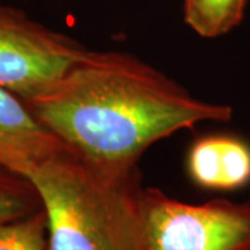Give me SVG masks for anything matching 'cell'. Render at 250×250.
<instances>
[{"mask_svg":"<svg viewBox=\"0 0 250 250\" xmlns=\"http://www.w3.org/2000/svg\"><path fill=\"white\" fill-rule=\"evenodd\" d=\"M27 103L71 152L117 179L139 178L138 163L160 139L233 116L231 106L199 100L150 64L111 50H86Z\"/></svg>","mask_w":250,"mask_h":250,"instance_id":"obj_1","label":"cell"},{"mask_svg":"<svg viewBox=\"0 0 250 250\" xmlns=\"http://www.w3.org/2000/svg\"><path fill=\"white\" fill-rule=\"evenodd\" d=\"M21 175L41 199L47 250H132V206L139 178L108 177L67 146Z\"/></svg>","mask_w":250,"mask_h":250,"instance_id":"obj_2","label":"cell"},{"mask_svg":"<svg viewBox=\"0 0 250 250\" xmlns=\"http://www.w3.org/2000/svg\"><path fill=\"white\" fill-rule=\"evenodd\" d=\"M132 250H250V197L187 203L157 188H138Z\"/></svg>","mask_w":250,"mask_h":250,"instance_id":"obj_3","label":"cell"},{"mask_svg":"<svg viewBox=\"0 0 250 250\" xmlns=\"http://www.w3.org/2000/svg\"><path fill=\"white\" fill-rule=\"evenodd\" d=\"M86 50L24 11L0 4V86L25 102L50 89Z\"/></svg>","mask_w":250,"mask_h":250,"instance_id":"obj_4","label":"cell"},{"mask_svg":"<svg viewBox=\"0 0 250 250\" xmlns=\"http://www.w3.org/2000/svg\"><path fill=\"white\" fill-rule=\"evenodd\" d=\"M65 146L42 124L28 103L0 86V167L22 174Z\"/></svg>","mask_w":250,"mask_h":250,"instance_id":"obj_5","label":"cell"},{"mask_svg":"<svg viewBox=\"0 0 250 250\" xmlns=\"http://www.w3.org/2000/svg\"><path fill=\"white\" fill-rule=\"evenodd\" d=\"M246 0H184V18L197 35L218 38L238 27Z\"/></svg>","mask_w":250,"mask_h":250,"instance_id":"obj_6","label":"cell"},{"mask_svg":"<svg viewBox=\"0 0 250 250\" xmlns=\"http://www.w3.org/2000/svg\"><path fill=\"white\" fill-rule=\"evenodd\" d=\"M42 208L34 185L17 172L0 167V225Z\"/></svg>","mask_w":250,"mask_h":250,"instance_id":"obj_7","label":"cell"},{"mask_svg":"<svg viewBox=\"0 0 250 250\" xmlns=\"http://www.w3.org/2000/svg\"><path fill=\"white\" fill-rule=\"evenodd\" d=\"M188 172L197 187L221 190V135L205 136L192 145Z\"/></svg>","mask_w":250,"mask_h":250,"instance_id":"obj_8","label":"cell"},{"mask_svg":"<svg viewBox=\"0 0 250 250\" xmlns=\"http://www.w3.org/2000/svg\"><path fill=\"white\" fill-rule=\"evenodd\" d=\"M0 250H47L43 208L0 225Z\"/></svg>","mask_w":250,"mask_h":250,"instance_id":"obj_9","label":"cell"},{"mask_svg":"<svg viewBox=\"0 0 250 250\" xmlns=\"http://www.w3.org/2000/svg\"><path fill=\"white\" fill-rule=\"evenodd\" d=\"M250 184V145L241 138L221 135V190Z\"/></svg>","mask_w":250,"mask_h":250,"instance_id":"obj_10","label":"cell"}]
</instances>
